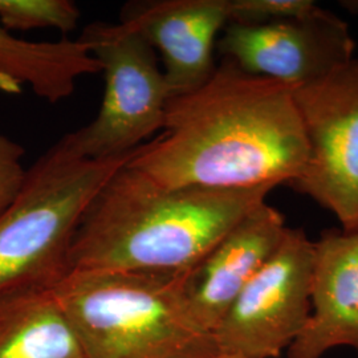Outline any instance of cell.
I'll return each mask as SVG.
<instances>
[{"mask_svg": "<svg viewBox=\"0 0 358 358\" xmlns=\"http://www.w3.org/2000/svg\"><path fill=\"white\" fill-rule=\"evenodd\" d=\"M294 88L222 59L201 88L169 101L162 133L129 165L169 187L291 185L308 158Z\"/></svg>", "mask_w": 358, "mask_h": 358, "instance_id": "1", "label": "cell"}, {"mask_svg": "<svg viewBox=\"0 0 358 358\" xmlns=\"http://www.w3.org/2000/svg\"><path fill=\"white\" fill-rule=\"evenodd\" d=\"M272 187H169L128 164L87 207L69 250L71 271L194 268Z\"/></svg>", "mask_w": 358, "mask_h": 358, "instance_id": "2", "label": "cell"}, {"mask_svg": "<svg viewBox=\"0 0 358 358\" xmlns=\"http://www.w3.org/2000/svg\"><path fill=\"white\" fill-rule=\"evenodd\" d=\"M187 271H69L53 287L85 358H215L187 307Z\"/></svg>", "mask_w": 358, "mask_h": 358, "instance_id": "3", "label": "cell"}, {"mask_svg": "<svg viewBox=\"0 0 358 358\" xmlns=\"http://www.w3.org/2000/svg\"><path fill=\"white\" fill-rule=\"evenodd\" d=\"M134 153L90 159L65 134L38 157L19 196L0 217V296L53 288L64 278L80 219Z\"/></svg>", "mask_w": 358, "mask_h": 358, "instance_id": "4", "label": "cell"}, {"mask_svg": "<svg viewBox=\"0 0 358 358\" xmlns=\"http://www.w3.org/2000/svg\"><path fill=\"white\" fill-rule=\"evenodd\" d=\"M80 38L101 65L105 90L96 118L68 133L90 159L134 153L162 131L170 101L164 71L153 47L125 23H92Z\"/></svg>", "mask_w": 358, "mask_h": 358, "instance_id": "5", "label": "cell"}, {"mask_svg": "<svg viewBox=\"0 0 358 358\" xmlns=\"http://www.w3.org/2000/svg\"><path fill=\"white\" fill-rule=\"evenodd\" d=\"M308 142L301 174L289 185L358 231V59L294 88Z\"/></svg>", "mask_w": 358, "mask_h": 358, "instance_id": "6", "label": "cell"}, {"mask_svg": "<svg viewBox=\"0 0 358 358\" xmlns=\"http://www.w3.org/2000/svg\"><path fill=\"white\" fill-rule=\"evenodd\" d=\"M315 242L291 229L245 285L214 336L220 353L279 358L303 333L310 316Z\"/></svg>", "mask_w": 358, "mask_h": 358, "instance_id": "7", "label": "cell"}, {"mask_svg": "<svg viewBox=\"0 0 358 358\" xmlns=\"http://www.w3.org/2000/svg\"><path fill=\"white\" fill-rule=\"evenodd\" d=\"M217 50L245 72L294 87L331 75L353 59L349 27L321 8L312 16L271 23H229Z\"/></svg>", "mask_w": 358, "mask_h": 358, "instance_id": "8", "label": "cell"}, {"mask_svg": "<svg viewBox=\"0 0 358 358\" xmlns=\"http://www.w3.org/2000/svg\"><path fill=\"white\" fill-rule=\"evenodd\" d=\"M120 22L161 55L171 100L201 88L215 72L217 36L230 23L229 0L131 1Z\"/></svg>", "mask_w": 358, "mask_h": 358, "instance_id": "9", "label": "cell"}, {"mask_svg": "<svg viewBox=\"0 0 358 358\" xmlns=\"http://www.w3.org/2000/svg\"><path fill=\"white\" fill-rule=\"evenodd\" d=\"M287 230L282 214L266 202L187 271V307L202 328L215 332L245 285L278 250Z\"/></svg>", "mask_w": 358, "mask_h": 358, "instance_id": "10", "label": "cell"}, {"mask_svg": "<svg viewBox=\"0 0 358 358\" xmlns=\"http://www.w3.org/2000/svg\"><path fill=\"white\" fill-rule=\"evenodd\" d=\"M310 303L288 358H322L343 346L358 353V231L324 232L315 242Z\"/></svg>", "mask_w": 358, "mask_h": 358, "instance_id": "11", "label": "cell"}, {"mask_svg": "<svg viewBox=\"0 0 358 358\" xmlns=\"http://www.w3.org/2000/svg\"><path fill=\"white\" fill-rule=\"evenodd\" d=\"M101 72V65L78 38L29 41L0 24V90L17 93L28 85L40 99L59 103L76 88L77 78Z\"/></svg>", "mask_w": 358, "mask_h": 358, "instance_id": "12", "label": "cell"}, {"mask_svg": "<svg viewBox=\"0 0 358 358\" xmlns=\"http://www.w3.org/2000/svg\"><path fill=\"white\" fill-rule=\"evenodd\" d=\"M0 358H85L53 288L0 296Z\"/></svg>", "mask_w": 358, "mask_h": 358, "instance_id": "13", "label": "cell"}, {"mask_svg": "<svg viewBox=\"0 0 358 358\" xmlns=\"http://www.w3.org/2000/svg\"><path fill=\"white\" fill-rule=\"evenodd\" d=\"M80 16L71 0H0V24L11 32L53 28L65 36L76 29Z\"/></svg>", "mask_w": 358, "mask_h": 358, "instance_id": "14", "label": "cell"}, {"mask_svg": "<svg viewBox=\"0 0 358 358\" xmlns=\"http://www.w3.org/2000/svg\"><path fill=\"white\" fill-rule=\"evenodd\" d=\"M230 23H271L308 17L321 11L312 0H229Z\"/></svg>", "mask_w": 358, "mask_h": 358, "instance_id": "15", "label": "cell"}, {"mask_svg": "<svg viewBox=\"0 0 358 358\" xmlns=\"http://www.w3.org/2000/svg\"><path fill=\"white\" fill-rule=\"evenodd\" d=\"M24 149L0 131V217L22 192L28 169L23 166Z\"/></svg>", "mask_w": 358, "mask_h": 358, "instance_id": "16", "label": "cell"}, {"mask_svg": "<svg viewBox=\"0 0 358 358\" xmlns=\"http://www.w3.org/2000/svg\"><path fill=\"white\" fill-rule=\"evenodd\" d=\"M215 358H245L239 355H229V353H219Z\"/></svg>", "mask_w": 358, "mask_h": 358, "instance_id": "17", "label": "cell"}]
</instances>
